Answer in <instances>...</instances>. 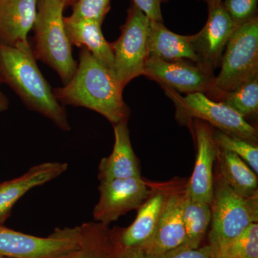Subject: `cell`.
Returning a JSON list of instances; mask_svg holds the SVG:
<instances>
[{"label":"cell","mask_w":258,"mask_h":258,"mask_svg":"<svg viewBox=\"0 0 258 258\" xmlns=\"http://www.w3.org/2000/svg\"><path fill=\"white\" fill-rule=\"evenodd\" d=\"M185 186L175 181L166 184L165 199L157 228L151 240L141 247L149 255L158 257L184 244Z\"/></svg>","instance_id":"8fae6325"},{"label":"cell","mask_w":258,"mask_h":258,"mask_svg":"<svg viewBox=\"0 0 258 258\" xmlns=\"http://www.w3.org/2000/svg\"><path fill=\"white\" fill-rule=\"evenodd\" d=\"M166 96L172 100L180 118H196L210 123L219 130L255 144L257 129L235 110L220 101H215L203 93L181 96L171 88H163Z\"/></svg>","instance_id":"8992f818"},{"label":"cell","mask_w":258,"mask_h":258,"mask_svg":"<svg viewBox=\"0 0 258 258\" xmlns=\"http://www.w3.org/2000/svg\"><path fill=\"white\" fill-rule=\"evenodd\" d=\"M150 20L134 3L128 10L120 37L111 43L114 57L113 74L123 88L144 74L149 58L148 35Z\"/></svg>","instance_id":"52a82bcc"},{"label":"cell","mask_w":258,"mask_h":258,"mask_svg":"<svg viewBox=\"0 0 258 258\" xmlns=\"http://www.w3.org/2000/svg\"><path fill=\"white\" fill-rule=\"evenodd\" d=\"M10 101L8 97L0 90V112L5 111L9 108Z\"/></svg>","instance_id":"4dcf8cb0"},{"label":"cell","mask_w":258,"mask_h":258,"mask_svg":"<svg viewBox=\"0 0 258 258\" xmlns=\"http://www.w3.org/2000/svg\"><path fill=\"white\" fill-rule=\"evenodd\" d=\"M64 3H66V6H70V5H72L76 3L77 0H63Z\"/></svg>","instance_id":"d6a6232c"},{"label":"cell","mask_w":258,"mask_h":258,"mask_svg":"<svg viewBox=\"0 0 258 258\" xmlns=\"http://www.w3.org/2000/svg\"><path fill=\"white\" fill-rule=\"evenodd\" d=\"M123 91L113 73L84 47H81L79 62L72 79L62 87L52 89L59 103L92 110L113 125L128 120Z\"/></svg>","instance_id":"6da1fadb"},{"label":"cell","mask_w":258,"mask_h":258,"mask_svg":"<svg viewBox=\"0 0 258 258\" xmlns=\"http://www.w3.org/2000/svg\"><path fill=\"white\" fill-rule=\"evenodd\" d=\"M82 226L55 228L47 237L18 232L0 224V257L60 258L78 248Z\"/></svg>","instance_id":"ba28073f"},{"label":"cell","mask_w":258,"mask_h":258,"mask_svg":"<svg viewBox=\"0 0 258 258\" xmlns=\"http://www.w3.org/2000/svg\"><path fill=\"white\" fill-rule=\"evenodd\" d=\"M115 142L113 152L101 159L98 166L100 182L115 179L139 177L140 166L131 142L128 121L113 125Z\"/></svg>","instance_id":"e0dca14e"},{"label":"cell","mask_w":258,"mask_h":258,"mask_svg":"<svg viewBox=\"0 0 258 258\" xmlns=\"http://www.w3.org/2000/svg\"><path fill=\"white\" fill-rule=\"evenodd\" d=\"M208 20L198 33L193 35V43L198 66L213 72L220 66L226 45L237 28L222 3L209 8Z\"/></svg>","instance_id":"7c38bea8"},{"label":"cell","mask_w":258,"mask_h":258,"mask_svg":"<svg viewBox=\"0 0 258 258\" xmlns=\"http://www.w3.org/2000/svg\"><path fill=\"white\" fill-rule=\"evenodd\" d=\"M220 73L208 95L218 101L245 81L258 76V18L237 27L226 45Z\"/></svg>","instance_id":"277c9868"},{"label":"cell","mask_w":258,"mask_h":258,"mask_svg":"<svg viewBox=\"0 0 258 258\" xmlns=\"http://www.w3.org/2000/svg\"><path fill=\"white\" fill-rule=\"evenodd\" d=\"M212 254L217 258H257V222L251 224L240 235Z\"/></svg>","instance_id":"cb8c5ba5"},{"label":"cell","mask_w":258,"mask_h":258,"mask_svg":"<svg viewBox=\"0 0 258 258\" xmlns=\"http://www.w3.org/2000/svg\"><path fill=\"white\" fill-rule=\"evenodd\" d=\"M149 57L164 60H187L198 63L193 35H181L168 30L163 22L152 21L148 35Z\"/></svg>","instance_id":"ac0fdd59"},{"label":"cell","mask_w":258,"mask_h":258,"mask_svg":"<svg viewBox=\"0 0 258 258\" xmlns=\"http://www.w3.org/2000/svg\"><path fill=\"white\" fill-rule=\"evenodd\" d=\"M0 83L8 84L28 109L46 117L64 132L71 130L66 109L40 72L31 45L0 43Z\"/></svg>","instance_id":"7a4b0ae2"},{"label":"cell","mask_w":258,"mask_h":258,"mask_svg":"<svg viewBox=\"0 0 258 258\" xmlns=\"http://www.w3.org/2000/svg\"><path fill=\"white\" fill-rule=\"evenodd\" d=\"M210 258H217V257H215V256L213 254H212L211 255V257H210Z\"/></svg>","instance_id":"836d02e7"},{"label":"cell","mask_w":258,"mask_h":258,"mask_svg":"<svg viewBox=\"0 0 258 258\" xmlns=\"http://www.w3.org/2000/svg\"><path fill=\"white\" fill-rule=\"evenodd\" d=\"M66 7L63 0H38L32 47L35 59L54 70L63 86L71 81L78 67L64 28Z\"/></svg>","instance_id":"3957f363"},{"label":"cell","mask_w":258,"mask_h":258,"mask_svg":"<svg viewBox=\"0 0 258 258\" xmlns=\"http://www.w3.org/2000/svg\"><path fill=\"white\" fill-rule=\"evenodd\" d=\"M258 0H222V4L237 26L257 16Z\"/></svg>","instance_id":"4316f807"},{"label":"cell","mask_w":258,"mask_h":258,"mask_svg":"<svg viewBox=\"0 0 258 258\" xmlns=\"http://www.w3.org/2000/svg\"><path fill=\"white\" fill-rule=\"evenodd\" d=\"M212 254V248L210 244L198 248H191L183 244L156 258H210Z\"/></svg>","instance_id":"83f0119b"},{"label":"cell","mask_w":258,"mask_h":258,"mask_svg":"<svg viewBox=\"0 0 258 258\" xmlns=\"http://www.w3.org/2000/svg\"><path fill=\"white\" fill-rule=\"evenodd\" d=\"M218 101L230 107L244 118L255 114L258 110V76L222 95Z\"/></svg>","instance_id":"603a6c76"},{"label":"cell","mask_w":258,"mask_h":258,"mask_svg":"<svg viewBox=\"0 0 258 258\" xmlns=\"http://www.w3.org/2000/svg\"><path fill=\"white\" fill-rule=\"evenodd\" d=\"M195 134L198 154L192 174L185 186V196L211 205L213 198V166L217 160L219 148L214 139L213 131L205 122H196Z\"/></svg>","instance_id":"4fadbf2b"},{"label":"cell","mask_w":258,"mask_h":258,"mask_svg":"<svg viewBox=\"0 0 258 258\" xmlns=\"http://www.w3.org/2000/svg\"><path fill=\"white\" fill-rule=\"evenodd\" d=\"M211 218V205L185 196L183 221L186 239L184 244L191 248L200 247L208 232Z\"/></svg>","instance_id":"7402d4cb"},{"label":"cell","mask_w":258,"mask_h":258,"mask_svg":"<svg viewBox=\"0 0 258 258\" xmlns=\"http://www.w3.org/2000/svg\"><path fill=\"white\" fill-rule=\"evenodd\" d=\"M258 258V257H257Z\"/></svg>","instance_id":"d590c367"},{"label":"cell","mask_w":258,"mask_h":258,"mask_svg":"<svg viewBox=\"0 0 258 258\" xmlns=\"http://www.w3.org/2000/svg\"><path fill=\"white\" fill-rule=\"evenodd\" d=\"M214 181L211 230L212 252L220 249L258 220V196L244 198L234 191L218 173Z\"/></svg>","instance_id":"5b68a950"},{"label":"cell","mask_w":258,"mask_h":258,"mask_svg":"<svg viewBox=\"0 0 258 258\" xmlns=\"http://www.w3.org/2000/svg\"><path fill=\"white\" fill-rule=\"evenodd\" d=\"M0 258H10V257H0Z\"/></svg>","instance_id":"e575fe53"},{"label":"cell","mask_w":258,"mask_h":258,"mask_svg":"<svg viewBox=\"0 0 258 258\" xmlns=\"http://www.w3.org/2000/svg\"><path fill=\"white\" fill-rule=\"evenodd\" d=\"M152 189L153 184L142 176L100 182L99 200L93 210L95 222L108 226L127 212L139 209Z\"/></svg>","instance_id":"9c48e42d"},{"label":"cell","mask_w":258,"mask_h":258,"mask_svg":"<svg viewBox=\"0 0 258 258\" xmlns=\"http://www.w3.org/2000/svg\"><path fill=\"white\" fill-rule=\"evenodd\" d=\"M111 9V0H77L71 16L101 24Z\"/></svg>","instance_id":"484cf974"},{"label":"cell","mask_w":258,"mask_h":258,"mask_svg":"<svg viewBox=\"0 0 258 258\" xmlns=\"http://www.w3.org/2000/svg\"><path fill=\"white\" fill-rule=\"evenodd\" d=\"M37 3L38 0H0V43L30 45L28 35L36 20Z\"/></svg>","instance_id":"9a60e30c"},{"label":"cell","mask_w":258,"mask_h":258,"mask_svg":"<svg viewBox=\"0 0 258 258\" xmlns=\"http://www.w3.org/2000/svg\"><path fill=\"white\" fill-rule=\"evenodd\" d=\"M202 1L205 2L208 5L209 8L220 5V3H222V0H202Z\"/></svg>","instance_id":"1f68e13d"},{"label":"cell","mask_w":258,"mask_h":258,"mask_svg":"<svg viewBox=\"0 0 258 258\" xmlns=\"http://www.w3.org/2000/svg\"><path fill=\"white\" fill-rule=\"evenodd\" d=\"M217 160L222 177L234 191L244 197L257 196V174L238 156L219 149Z\"/></svg>","instance_id":"44dd1931"},{"label":"cell","mask_w":258,"mask_h":258,"mask_svg":"<svg viewBox=\"0 0 258 258\" xmlns=\"http://www.w3.org/2000/svg\"><path fill=\"white\" fill-rule=\"evenodd\" d=\"M64 25L72 46L86 47L95 58L113 74L114 57L111 43L103 36L101 24L69 16L64 18Z\"/></svg>","instance_id":"d6986e66"},{"label":"cell","mask_w":258,"mask_h":258,"mask_svg":"<svg viewBox=\"0 0 258 258\" xmlns=\"http://www.w3.org/2000/svg\"><path fill=\"white\" fill-rule=\"evenodd\" d=\"M166 184H153L152 193L138 209L137 218L126 228L118 227L123 250L143 247L154 235L165 199Z\"/></svg>","instance_id":"2e32d148"},{"label":"cell","mask_w":258,"mask_h":258,"mask_svg":"<svg viewBox=\"0 0 258 258\" xmlns=\"http://www.w3.org/2000/svg\"><path fill=\"white\" fill-rule=\"evenodd\" d=\"M213 137L219 149L228 151L238 156L251 169L258 173V148L255 144L235 136L218 130L213 132Z\"/></svg>","instance_id":"d4e9b609"},{"label":"cell","mask_w":258,"mask_h":258,"mask_svg":"<svg viewBox=\"0 0 258 258\" xmlns=\"http://www.w3.org/2000/svg\"><path fill=\"white\" fill-rule=\"evenodd\" d=\"M144 76L156 81L163 88H171L186 94H209L213 86V72L187 60H164L149 57Z\"/></svg>","instance_id":"30bf717a"},{"label":"cell","mask_w":258,"mask_h":258,"mask_svg":"<svg viewBox=\"0 0 258 258\" xmlns=\"http://www.w3.org/2000/svg\"><path fill=\"white\" fill-rule=\"evenodd\" d=\"M69 167L66 163L50 161L32 166L23 175L0 183V224L4 225L19 200L28 191L58 177Z\"/></svg>","instance_id":"5bb4252c"},{"label":"cell","mask_w":258,"mask_h":258,"mask_svg":"<svg viewBox=\"0 0 258 258\" xmlns=\"http://www.w3.org/2000/svg\"><path fill=\"white\" fill-rule=\"evenodd\" d=\"M164 0H134V5L152 21L163 22L161 5Z\"/></svg>","instance_id":"f1b7e54d"},{"label":"cell","mask_w":258,"mask_h":258,"mask_svg":"<svg viewBox=\"0 0 258 258\" xmlns=\"http://www.w3.org/2000/svg\"><path fill=\"white\" fill-rule=\"evenodd\" d=\"M79 247L60 258H121L123 249L118 240V227L110 228L97 222L82 225Z\"/></svg>","instance_id":"ffe728a7"},{"label":"cell","mask_w":258,"mask_h":258,"mask_svg":"<svg viewBox=\"0 0 258 258\" xmlns=\"http://www.w3.org/2000/svg\"><path fill=\"white\" fill-rule=\"evenodd\" d=\"M121 258H156L149 255L142 247L125 249L123 250Z\"/></svg>","instance_id":"f546056e"}]
</instances>
